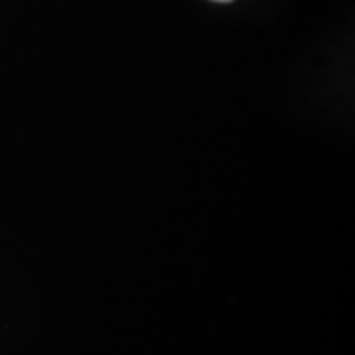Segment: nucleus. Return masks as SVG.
Listing matches in <instances>:
<instances>
[{"instance_id": "1", "label": "nucleus", "mask_w": 355, "mask_h": 355, "mask_svg": "<svg viewBox=\"0 0 355 355\" xmlns=\"http://www.w3.org/2000/svg\"><path fill=\"white\" fill-rule=\"evenodd\" d=\"M214 2H231V0H214Z\"/></svg>"}]
</instances>
